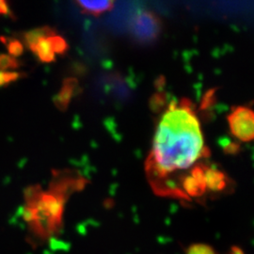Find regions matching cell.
Segmentation results:
<instances>
[{"instance_id":"7a4b0ae2","label":"cell","mask_w":254,"mask_h":254,"mask_svg":"<svg viewBox=\"0 0 254 254\" xmlns=\"http://www.w3.org/2000/svg\"><path fill=\"white\" fill-rule=\"evenodd\" d=\"M129 32L138 44L154 43L162 30L159 17L150 10H138L129 21Z\"/></svg>"},{"instance_id":"30bf717a","label":"cell","mask_w":254,"mask_h":254,"mask_svg":"<svg viewBox=\"0 0 254 254\" xmlns=\"http://www.w3.org/2000/svg\"><path fill=\"white\" fill-rule=\"evenodd\" d=\"M223 146V150L226 154H235L239 152L240 150V146L236 142L230 141L227 139H224V143H220Z\"/></svg>"},{"instance_id":"3957f363","label":"cell","mask_w":254,"mask_h":254,"mask_svg":"<svg viewBox=\"0 0 254 254\" xmlns=\"http://www.w3.org/2000/svg\"><path fill=\"white\" fill-rule=\"evenodd\" d=\"M231 133L243 142L252 141L254 137V111L246 107L233 109L227 117Z\"/></svg>"},{"instance_id":"6da1fadb","label":"cell","mask_w":254,"mask_h":254,"mask_svg":"<svg viewBox=\"0 0 254 254\" xmlns=\"http://www.w3.org/2000/svg\"><path fill=\"white\" fill-rule=\"evenodd\" d=\"M208 155L190 101H173L157 126L146 163L151 186L157 194L167 196L173 175L190 169L199 158Z\"/></svg>"},{"instance_id":"8992f818","label":"cell","mask_w":254,"mask_h":254,"mask_svg":"<svg viewBox=\"0 0 254 254\" xmlns=\"http://www.w3.org/2000/svg\"><path fill=\"white\" fill-rule=\"evenodd\" d=\"M83 13L98 16L113 8V1H76Z\"/></svg>"},{"instance_id":"9c48e42d","label":"cell","mask_w":254,"mask_h":254,"mask_svg":"<svg viewBox=\"0 0 254 254\" xmlns=\"http://www.w3.org/2000/svg\"><path fill=\"white\" fill-rule=\"evenodd\" d=\"M51 39H52V45H53L55 54H64L67 51L68 46L63 37L53 35L51 37Z\"/></svg>"},{"instance_id":"5b68a950","label":"cell","mask_w":254,"mask_h":254,"mask_svg":"<svg viewBox=\"0 0 254 254\" xmlns=\"http://www.w3.org/2000/svg\"><path fill=\"white\" fill-rule=\"evenodd\" d=\"M204 180L206 190L212 192L223 191L227 187V176L215 168L205 167Z\"/></svg>"},{"instance_id":"52a82bcc","label":"cell","mask_w":254,"mask_h":254,"mask_svg":"<svg viewBox=\"0 0 254 254\" xmlns=\"http://www.w3.org/2000/svg\"><path fill=\"white\" fill-rule=\"evenodd\" d=\"M77 86V80L74 78H68L64 83V89L61 91L59 95V106L63 109H66L68 104L72 99L73 91L75 87Z\"/></svg>"},{"instance_id":"277c9868","label":"cell","mask_w":254,"mask_h":254,"mask_svg":"<svg viewBox=\"0 0 254 254\" xmlns=\"http://www.w3.org/2000/svg\"><path fill=\"white\" fill-rule=\"evenodd\" d=\"M205 166L197 165L190 170V173L187 174L182 180L181 190L184 198L190 200L194 197H200L206 191L204 180Z\"/></svg>"},{"instance_id":"ba28073f","label":"cell","mask_w":254,"mask_h":254,"mask_svg":"<svg viewBox=\"0 0 254 254\" xmlns=\"http://www.w3.org/2000/svg\"><path fill=\"white\" fill-rule=\"evenodd\" d=\"M187 254H217L216 251L207 244H193L187 250Z\"/></svg>"},{"instance_id":"7c38bea8","label":"cell","mask_w":254,"mask_h":254,"mask_svg":"<svg viewBox=\"0 0 254 254\" xmlns=\"http://www.w3.org/2000/svg\"><path fill=\"white\" fill-rule=\"evenodd\" d=\"M7 11V6L5 2L0 1V13H5Z\"/></svg>"},{"instance_id":"8fae6325","label":"cell","mask_w":254,"mask_h":254,"mask_svg":"<svg viewBox=\"0 0 254 254\" xmlns=\"http://www.w3.org/2000/svg\"><path fill=\"white\" fill-rule=\"evenodd\" d=\"M231 254H244V253H243V251H242L240 248L234 247V248H232V250H231Z\"/></svg>"}]
</instances>
